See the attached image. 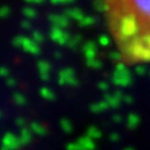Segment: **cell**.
Masks as SVG:
<instances>
[{
	"label": "cell",
	"mask_w": 150,
	"mask_h": 150,
	"mask_svg": "<svg viewBox=\"0 0 150 150\" xmlns=\"http://www.w3.org/2000/svg\"><path fill=\"white\" fill-rule=\"evenodd\" d=\"M104 14L121 63H150V0H104Z\"/></svg>",
	"instance_id": "6da1fadb"
}]
</instances>
